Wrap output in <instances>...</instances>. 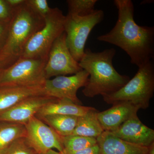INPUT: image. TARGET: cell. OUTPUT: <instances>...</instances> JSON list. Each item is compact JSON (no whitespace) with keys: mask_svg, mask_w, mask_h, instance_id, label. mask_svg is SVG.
I'll return each mask as SVG.
<instances>
[{"mask_svg":"<svg viewBox=\"0 0 154 154\" xmlns=\"http://www.w3.org/2000/svg\"><path fill=\"white\" fill-rule=\"evenodd\" d=\"M89 74L85 70L70 76H59L52 79H47L44 85L45 94L58 99L70 100L75 104L82 105L78 98V90L85 87L88 82Z\"/></svg>","mask_w":154,"mask_h":154,"instance_id":"10","label":"cell"},{"mask_svg":"<svg viewBox=\"0 0 154 154\" xmlns=\"http://www.w3.org/2000/svg\"><path fill=\"white\" fill-rule=\"evenodd\" d=\"M9 22H0V54L5 45L8 34Z\"/></svg>","mask_w":154,"mask_h":154,"instance_id":"25","label":"cell"},{"mask_svg":"<svg viewBox=\"0 0 154 154\" xmlns=\"http://www.w3.org/2000/svg\"><path fill=\"white\" fill-rule=\"evenodd\" d=\"M105 15L102 10L95 11L86 16L68 14L64 28L67 45L74 58L79 62L85 54V48L93 28L102 22Z\"/></svg>","mask_w":154,"mask_h":154,"instance_id":"6","label":"cell"},{"mask_svg":"<svg viewBox=\"0 0 154 154\" xmlns=\"http://www.w3.org/2000/svg\"><path fill=\"white\" fill-rule=\"evenodd\" d=\"M25 125L0 121V154L5 153L15 141L26 137Z\"/></svg>","mask_w":154,"mask_h":154,"instance_id":"18","label":"cell"},{"mask_svg":"<svg viewBox=\"0 0 154 154\" xmlns=\"http://www.w3.org/2000/svg\"><path fill=\"white\" fill-rule=\"evenodd\" d=\"M65 17L58 8H51L44 18V26L30 38L21 58L47 61L53 44L64 32Z\"/></svg>","mask_w":154,"mask_h":154,"instance_id":"5","label":"cell"},{"mask_svg":"<svg viewBox=\"0 0 154 154\" xmlns=\"http://www.w3.org/2000/svg\"><path fill=\"white\" fill-rule=\"evenodd\" d=\"M98 110L93 108L85 115L79 116L75 128L72 135L97 138L104 132L97 118Z\"/></svg>","mask_w":154,"mask_h":154,"instance_id":"17","label":"cell"},{"mask_svg":"<svg viewBox=\"0 0 154 154\" xmlns=\"http://www.w3.org/2000/svg\"><path fill=\"white\" fill-rule=\"evenodd\" d=\"M97 0H67L68 14L79 16H86L93 13L95 9Z\"/></svg>","mask_w":154,"mask_h":154,"instance_id":"21","label":"cell"},{"mask_svg":"<svg viewBox=\"0 0 154 154\" xmlns=\"http://www.w3.org/2000/svg\"><path fill=\"white\" fill-rule=\"evenodd\" d=\"M45 20L33 10L27 0L14 8L5 47L0 54V69H5L22 56L30 38L43 28Z\"/></svg>","mask_w":154,"mask_h":154,"instance_id":"3","label":"cell"},{"mask_svg":"<svg viewBox=\"0 0 154 154\" xmlns=\"http://www.w3.org/2000/svg\"><path fill=\"white\" fill-rule=\"evenodd\" d=\"M93 108L76 105L68 99H56L42 107L35 116L39 118L52 114L81 116L85 115Z\"/></svg>","mask_w":154,"mask_h":154,"instance_id":"16","label":"cell"},{"mask_svg":"<svg viewBox=\"0 0 154 154\" xmlns=\"http://www.w3.org/2000/svg\"><path fill=\"white\" fill-rule=\"evenodd\" d=\"M57 98L47 95L30 96L10 109L0 113V121L25 125L40 109Z\"/></svg>","mask_w":154,"mask_h":154,"instance_id":"11","label":"cell"},{"mask_svg":"<svg viewBox=\"0 0 154 154\" xmlns=\"http://www.w3.org/2000/svg\"><path fill=\"white\" fill-rule=\"evenodd\" d=\"M113 3L118 10L116 23L108 33L97 39L120 48L129 56L131 64L143 66L154 57V27L136 23L131 0H114Z\"/></svg>","mask_w":154,"mask_h":154,"instance_id":"1","label":"cell"},{"mask_svg":"<svg viewBox=\"0 0 154 154\" xmlns=\"http://www.w3.org/2000/svg\"><path fill=\"white\" fill-rule=\"evenodd\" d=\"M138 107L129 102H119L109 109L98 112L97 118L104 131L113 132L134 114Z\"/></svg>","mask_w":154,"mask_h":154,"instance_id":"13","label":"cell"},{"mask_svg":"<svg viewBox=\"0 0 154 154\" xmlns=\"http://www.w3.org/2000/svg\"><path fill=\"white\" fill-rule=\"evenodd\" d=\"M83 70L69 50L64 32L56 39L50 51L45 68L46 79L53 77L75 75Z\"/></svg>","mask_w":154,"mask_h":154,"instance_id":"8","label":"cell"},{"mask_svg":"<svg viewBox=\"0 0 154 154\" xmlns=\"http://www.w3.org/2000/svg\"><path fill=\"white\" fill-rule=\"evenodd\" d=\"M154 92V65L151 60L138 68L134 77L121 89L103 98L107 104L129 102L139 109H146Z\"/></svg>","mask_w":154,"mask_h":154,"instance_id":"4","label":"cell"},{"mask_svg":"<svg viewBox=\"0 0 154 154\" xmlns=\"http://www.w3.org/2000/svg\"><path fill=\"white\" fill-rule=\"evenodd\" d=\"M46 95L44 85L0 86V113L10 109L28 97Z\"/></svg>","mask_w":154,"mask_h":154,"instance_id":"15","label":"cell"},{"mask_svg":"<svg viewBox=\"0 0 154 154\" xmlns=\"http://www.w3.org/2000/svg\"><path fill=\"white\" fill-rule=\"evenodd\" d=\"M3 154H38L28 143L26 137L18 139Z\"/></svg>","mask_w":154,"mask_h":154,"instance_id":"22","label":"cell"},{"mask_svg":"<svg viewBox=\"0 0 154 154\" xmlns=\"http://www.w3.org/2000/svg\"><path fill=\"white\" fill-rule=\"evenodd\" d=\"M61 154L60 152H59L56 151L54 149L50 150L48 151L47 152L45 153L44 154Z\"/></svg>","mask_w":154,"mask_h":154,"instance_id":"29","label":"cell"},{"mask_svg":"<svg viewBox=\"0 0 154 154\" xmlns=\"http://www.w3.org/2000/svg\"><path fill=\"white\" fill-rule=\"evenodd\" d=\"M116 54L114 48L94 52L90 48L79 62L80 66L89 74L82 92L86 97L93 98L113 94L119 91L130 80L126 75L119 73L114 68L113 60Z\"/></svg>","mask_w":154,"mask_h":154,"instance_id":"2","label":"cell"},{"mask_svg":"<svg viewBox=\"0 0 154 154\" xmlns=\"http://www.w3.org/2000/svg\"><path fill=\"white\" fill-rule=\"evenodd\" d=\"M27 2L34 11L40 16L45 18L49 14L51 8H50L46 0H27Z\"/></svg>","mask_w":154,"mask_h":154,"instance_id":"23","label":"cell"},{"mask_svg":"<svg viewBox=\"0 0 154 154\" xmlns=\"http://www.w3.org/2000/svg\"><path fill=\"white\" fill-rule=\"evenodd\" d=\"M70 154H100V148L97 143L94 146Z\"/></svg>","mask_w":154,"mask_h":154,"instance_id":"26","label":"cell"},{"mask_svg":"<svg viewBox=\"0 0 154 154\" xmlns=\"http://www.w3.org/2000/svg\"><path fill=\"white\" fill-rule=\"evenodd\" d=\"M25 126L26 139L38 154L45 153L54 149L62 153L63 148L61 136L43 122L33 116Z\"/></svg>","mask_w":154,"mask_h":154,"instance_id":"9","label":"cell"},{"mask_svg":"<svg viewBox=\"0 0 154 154\" xmlns=\"http://www.w3.org/2000/svg\"><path fill=\"white\" fill-rule=\"evenodd\" d=\"M112 134L122 140L149 147L154 143V130L146 126L134 114L124 122Z\"/></svg>","mask_w":154,"mask_h":154,"instance_id":"12","label":"cell"},{"mask_svg":"<svg viewBox=\"0 0 154 154\" xmlns=\"http://www.w3.org/2000/svg\"><path fill=\"white\" fill-rule=\"evenodd\" d=\"M7 3L12 8H17L25 2V0H6Z\"/></svg>","mask_w":154,"mask_h":154,"instance_id":"27","label":"cell"},{"mask_svg":"<svg viewBox=\"0 0 154 154\" xmlns=\"http://www.w3.org/2000/svg\"><path fill=\"white\" fill-rule=\"evenodd\" d=\"M13 11L14 8L9 5L6 0H0V22H10Z\"/></svg>","mask_w":154,"mask_h":154,"instance_id":"24","label":"cell"},{"mask_svg":"<svg viewBox=\"0 0 154 154\" xmlns=\"http://www.w3.org/2000/svg\"><path fill=\"white\" fill-rule=\"evenodd\" d=\"M63 150L61 154H70L97 143L96 138L70 135L61 137Z\"/></svg>","mask_w":154,"mask_h":154,"instance_id":"20","label":"cell"},{"mask_svg":"<svg viewBox=\"0 0 154 154\" xmlns=\"http://www.w3.org/2000/svg\"><path fill=\"white\" fill-rule=\"evenodd\" d=\"M148 154H154V143L149 147Z\"/></svg>","mask_w":154,"mask_h":154,"instance_id":"28","label":"cell"},{"mask_svg":"<svg viewBox=\"0 0 154 154\" xmlns=\"http://www.w3.org/2000/svg\"><path fill=\"white\" fill-rule=\"evenodd\" d=\"M100 154H148V147L127 142L109 131L96 138Z\"/></svg>","mask_w":154,"mask_h":154,"instance_id":"14","label":"cell"},{"mask_svg":"<svg viewBox=\"0 0 154 154\" xmlns=\"http://www.w3.org/2000/svg\"><path fill=\"white\" fill-rule=\"evenodd\" d=\"M2 70L3 69H0V74H1V72H2Z\"/></svg>","mask_w":154,"mask_h":154,"instance_id":"30","label":"cell"},{"mask_svg":"<svg viewBox=\"0 0 154 154\" xmlns=\"http://www.w3.org/2000/svg\"><path fill=\"white\" fill-rule=\"evenodd\" d=\"M47 61L21 58L0 74V86L30 87L44 85Z\"/></svg>","mask_w":154,"mask_h":154,"instance_id":"7","label":"cell"},{"mask_svg":"<svg viewBox=\"0 0 154 154\" xmlns=\"http://www.w3.org/2000/svg\"><path fill=\"white\" fill-rule=\"evenodd\" d=\"M78 117L75 116L52 114L38 119L51 128L59 135L65 137L72 134Z\"/></svg>","mask_w":154,"mask_h":154,"instance_id":"19","label":"cell"}]
</instances>
